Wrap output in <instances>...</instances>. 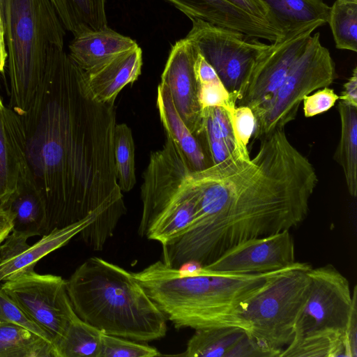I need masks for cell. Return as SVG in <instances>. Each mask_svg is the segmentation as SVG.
<instances>
[{"label": "cell", "instance_id": "4fadbf2b", "mask_svg": "<svg viewBox=\"0 0 357 357\" xmlns=\"http://www.w3.org/2000/svg\"><path fill=\"white\" fill-rule=\"evenodd\" d=\"M296 262L294 241L286 230L241 242L202 268L225 274H253L285 268Z\"/></svg>", "mask_w": 357, "mask_h": 357}, {"label": "cell", "instance_id": "ffe728a7", "mask_svg": "<svg viewBox=\"0 0 357 357\" xmlns=\"http://www.w3.org/2000/svg\"><path fill=\"white\" fill-rule=\"evenodd\" d=\"M137 46L131 38L107 27L74 36L68 54L81 69L88 71Z\"/></svg>", "mask_w": 357, "mask_h": 357}, {"label": "cell", "instance_id": "ba28073f", "mask_svg": "<svg viewBox=\"0 0 357 357\" xmlns=\"http://www.w3.org/2000/svg\"><path fill=\"white\" fill-rule=\"evenodd\" d=\"M336 76L335 63L320 41V33L310 36L300 56L291 67L266 111L257 119L254 139H261L275 130L284 128L294 120L303 98L329 86Z\"/></svg>", "mask_w": 357, "mask_h": 357}, {"label": "cell", "instance_id": "52a82bcc", "mask_svg": "<svg viewBox=\"0 0 357 357\" xmlns=\"http://www.w3.org/2000/svg\"><path fill=\"white\" fill-rule=\"evenodd\" d=\"M311 268L307 263L296 262L273 278L241 310V317L250 326V337L268 357H280L293 339L309 294Z\"/></svg>", "mask_w": 357, "mask_h": 357}, {"label": "cell", "instance_id": "4dcf8cb0", "mask_svg": "<svg viewBox=\"0 0 357 357\" xmlns=\"http://www.w3.org/2000/svg\"><path fill=\"white\" fill-rule=\"evenodd\" d=\"M161 356L155 347L116 336L102 334L99 357H153Z\"/></svg>", "mask_w": 357, "mask_h": 357}, {"label": "cell", "instance_id": "7402d4cb", "mask_svg": "<svg viewBox=\"0 0 357 357\" xmlns=\"http://www.w3.org/2000/svg\"><path fill=\"white\" fill-rule=\"evenodd\" d=\"M268 22L284 35L306 26L328 23L330 6L321 0H260Z\"/></svg>", "mask_w": 357, "mask_h": 357}, {"label": "cell", "instance_id": "3957f363", "mask_svg": "<svg viewBox=\"0 0 357 357\" xmlns=\"http://www.w3.org/2000/svg\"><path fill=\"white\" fill-rule=\"evenodd\" d=\"M291 266L262 273L225 274L193 263L174 268L157 261L132 274L178 329L236 326L249 332L250 324L241 316L242 307Z\"/></svg>", "mask_w": 357, "mask_h": 357}, {"label": "cell", "instance_id": "9a60e30c", "mask_svg": "<svg viewBox=\"0 0 357 357\" xmlns=\"http://www.w3.org/2000/svg\"><path fill=\"white\" fill-rule=\"evenodd\" d=\"M165 1L190 19H199L248 37L273 43L281 36L280 30L271 23L248 14L227 0Z\"/></svg>", "mask_w": 357, "mask_h": 357}, {"label": "cell", "instance_id": "d6986e66", "mask_svg": "<svg viewBox=\"0 0 357 357\" xmlns=\"http://www.w3.org/2000/svg\"><path fill=\"white\" fill-rule=\"evenodd\" d=\"M156 105L167 136L179 151L190 169L199 171L210 166L211 160L203 143L188 128L174 105L169 89L161 82L157 89Z\"/></svg>", "mask_w": 357, "mask_h": 357}, {"label": "cell", "instance_id": "d4e9b609", "mask_svg": "<svg viewBox=\"0 0 357 357\" xmlns=\"http://www.w3.org/2000/svg\"><path fill=\"white\" fill-rule=\"evenodd\" d=\"M0 357H54L48 340L20 326L0 323Z\"/></svg>", "mask_w": 357, "mask_h": 357}, {"label": "cell", "instance_id": "e575fe53", "mask_svg": "<svg viewBox=\"0 0 357 357\" xmlns=\"http://www.w3.org/2000/svg\"><path fill=\"white\" fill-rule=\"evenodd\" d=\"M337 100L339 96L333 89L327 86L318 89L303 98L304 115L305 117H312L325 112L333 107Z\"/></svg>", "mask_w": 357, "mask_h": 357}, {"label": "cell", "instance_id": "60d3db41", "mask_svg": "<svg viewBox=\"0 0 357 357\" xmlns=\"http://www.w3.org/2000/svg\"><path fill=\"white\" fill-rule=\"evenodd\" d=\"M13 216L7 209L0 206V245L12 233Z\"/></svg>", "mask_w": 357, "mask_h": 357}, {"label": "cell", "instance_id": "8d00e7d4", "mask_svg": "<svg viewBox=\"0 0 357 357\" xmlns=\"http://www.w3.org/2000/svg\"><path fill=\"white\" fill-rule=\"evenodd\" d=\"M27 239L22 236L11 233L0 245V266L5 261L27 248L29 246L26 242Z\"/></svg>", "mask_w": 357, "mask_h": 357}, {"label": "cell", "instance_id": "30bf717a", "mask_svg": "<svg viewBox=\"0 0 357 357\" xmlns=\"http://www.w3.org/2000/svg\"><path fill=\"white\" fill-rule=\"evenodd\" d=\"M0 288L49 334L54 348L77 315L61 276L26 270L3 281Z\"/></svg>", "mask_w": 357, "mask_h": 357}, {"label": "cell", "instance_id": "5bb4252c", "mask_svg": "<svg viewBox=\"0 0 357 357\" xmlns=\"http://www.w3.org/2000/svg\"><path fill=\"white\" fill-rule=\"evenodd\" d=\"M197 52L186 37L178 40L170 50L160 82L169 89L174 105L188 128L199 139L202 116L194 71Z\"/></svg>", "mask_w": 357, "mask_h": 357}, {"label": "cell", "instance_id": "cb8c5ba5", "mask_svg": "<svg viewBox=\"0 0 357 357\" xmlns=\"http://www.w3.org/2000/svg\"><path fill=\"white\" fill-rule=\"evenodd\" d=\"M341 132L334 160L342 167L349 195H357V107L340 101Z\"/></svg>", "mask_w": 357, "mask_h": 357}, {"label": "cell", "instance_id": "5b68a950", "mask_svg": "<svg viewBox=\"0 0 357 357\" xmlns=\"http://www.w3.org/2000/svg\"><path fill=\"white\" fill-rule=\"evenodd\" d=\"M10 100L26 112L47 69L65 52V28L50 0H3Z\"/></svg>", "mask_w": 357, "mask_h": 357}, {"label": "cell", "instance_id": "d590c367", "mask_svg": "<svg viewBox=\"0 0 357 357\" xmlns=\"http://www.w3.org/2000/svg\"><path fill=\"white\" fill-rule=\"evenodd\" d=\"M344 337L347 343L350 357L357 356V289L352 291V304L347 321Z\"/></svg>", "mask_w": 357, "mask_h": 357}, {"label": "cell", "instance_id": "1f68e13d", "mask_svg": "<svg viewBox=\"0 0 357 357\" xmlns=\"http://www.w3.org/2000/svg\"><path fill=\"white\" fill-rule=\"evenodd\" d=\"M234 138L236 151L249 155L248 144L255 132L257 119L252 109L245 105H237L230 116Z\"/></svg>", "mask_w": 357, "mask_h": 357}, {"label": "cell", "instance_id": "9c48e42d", "mask_svg": "<svg viewBox=\"0 0 357 357\" xmlns=\"http://www.w3.org/2000/svg\"><path fill=\"white\" fill-rule=\"evenodd\" d=\"M190 20L192 25L186 38L238 102L253 66L269 45L199 19Z\"/></svg>", "mask_w": 357, "mask_h": 357}, {"label": "cell", "instance_id": "f546056e", "mask_svg": "<svg viewBox=\"0 0 357 357\" xmlns=\"http://www.w3.org/2000/svg\"><path fill=\"white\" fill-rule=\"evenodd\" d=\"M114 150L119 186L121 192H129L136 183L135 145L132 130L126 123L116 124Z\"/></svg>", "mask_w": 357, "mask_h": 357}, {"label": "cell", "instance_id": "74e56055", "mask_svg": "<svg viewBox=\"0 0 357 357\" xmlns=\"http://www.w3.org/2000/svg\"><path fill=\"white\" fill-rule=\"evenodd\" d=\"M194 71L197 84L220 81L213 68L198 51L195 59Z\"/></svg>", "mask_w": 357, "mask_h": 357}, {"label": "cell", "instance_id": "b9f144b4", "mask_svg": "<svg viewBox=\"0 0 357 357\" xmlns=\"http://www.w3.org/2000/svg\"><path fill=\"white\" fill-rule=\"evenodd\" d=\"M3 25H4V24H3V14H2L1 8V6H0V26H3Z\"/></svg>", "mask_w": 357, "mask_h": 357}, {"label": "cell", "instance_id": "6da1fadb", "mask_svg": "<svg viewBox=\"0 0 357 357\" xmlns=\"http://www.w3.org/2000/svg\"><path fill=\"white\" fill-rule=\"evenodd\" d=\"M10 136L45 202L47 234L92 215L95 239L112 236L126 208L115 167L114 105L93 100L84 70L65 53L25 114L7 106Z\"/></svg>", "mask_w": 357, "mask_h": 357}, {"label": "cell", "instance_id": "4316f807", "mask_svg": "<svg viewBox=\"0 0 357 357\" xmlns=\"http://www.w3.org/2000/svg\"><path fill=\"white\" fill-rule=\"evenodd\" d=\"M350 357L344 334L328 331L305 335L282 349L280 357Z\"/></svg>", "mask_w": 357, "mask_h": 357}, {"label": "cell", "instance_id": "f1b7e54d", "mask_svg": "<svg viewBox=\"0 0 357 357\" xmlns=\"http://www.w3.org/2000/svg\"><path fill=\"white\" fill-rule=\"evenodd\" d=\"M328 23L335 46L357 52V2L337 1L330 7Z\"/></svg>", "mask_w": 357, "mask_h": 357}, {"label": "cell", "instance_id": "836d02e7", "mask_svg": "<svg viewBox=\"0 0 357 357\" xmlns=\"http://www.w3.org/2000/svg\"><path fill=\"white\" fill-rule=\"evenodd\" d=\"M0 323H11L20 326L40 335L52 344L49 334L33 322L1 288Z\"/></svg>", "mask_w": 357, "mask_h": 357}, {"label": "cell", "instance_id": "603a6c76", "mask_svg": "<svg viewBox=\"0 0 357 357\" xmlns=\"http://www.w3.org/2000/svg\"><path fill=\"white\" fill-rule=\"evenodd\" d=\"M65 29L74 36L108 27L105 0H50Z\"/></svg>", "mask_w": 357, "mask_h": 357}, {"label": "cell", "instance_id": "ac0fdd59", "mask_svg": "<svg viewBox=\"0 0 357 357\" xmlns=\"http://www.w3.org/2000/svg\"><path fill=\"white\" fill-rule=\"evenodd\" d=\"M187 357L268 356L250 337L248 331L236 326L195 330L180 354Z\"/></svg>", "mask_w": 357, "mask_h": 357}, {"label": "cell", "instance_id": "8992f818", "mask_svg": "<svg viewBox=\"0 0 357 357\" xmlns=\"http://www.w3.org/2000/svg\"><path fill=\"white\" fill-rule=\"evenodd\" d=\"M190 170L167 136L162 148L151 153L142 174L140 236L163 245L191 224L196 197L188 179Z\"/></svg>", "mask_w": 357, "mask_h": 357}, {"label": "cell", "instance_id": "8fae6325", "mask_svg": "<svg viewBox=\"0 0 357 357\" xmlns=\"http://www.w3.org/2000/svg\"><path fill=\"white\" fill-rule=\"evenodd\" d=\"M308 275L310 291L296 321L292 340L328 331L344 335L352 304L349 280L329 264L311 268Z\"/></svg>", "mask_w": 357, "mask_h": 357}, {"label": "cell", "instance_id": "277c9868", "mask_svg": "<svg viewBox=\"0 0 357 357\" xmlns=\"http://www.w3.org/2000/svg\"><path fill=\"white\" fill-rule=\"evenodd\" d=\"M77 316L103 333L143 342L167 333V319L132 273L93 257L66 280Z\"/></svg>", "mask_w": 357, "mask_h": 357}, {"label": "cell", "instance_id": "ab89813d", "mask_svg": "<svg viewBox=\"0 0 357 357\" xmlns=\"http://www.w3.org/2000/svg\"><path fill=\"white\" fill-rule=\"evenodd\" d=\"M339 99L357 107V68L354 67L350 77L343 85V90Z\"/></svg>", "mask_w": 357, "mask_h": 357}, {"label": "cell", "instance_id": "7bdbcfd3", "mask_svg": "<svg viewBox=\"0 0 357 357\" xmlns=\"http://www.w3.org/2000/svg\"><path fill=\"white\" fill-rule=\"evenodd\" d=\"M337 1H349V2H357V0H337Z\"/></svg>", "mask_w": 357, "mask_h": 357}, {"label": "cell", "instance_id": "7a4b0ae2", "mask_svg": "<svg viewBox=\"0 0 357 357\" xmlns=\"http://www.w3.org/2000/svg\"><path fill=\"white\" fill-rule=\"evenodd\" d=\"M260 141L252 158L234 151L220 163L190 170L195 218L162 245L165 265L205 266L241 242L290 231L307 218L319 183L313 165L289 140L284 128Z\"/></svg>", "mask_w": 357, "mask_h": 357}, {"label": "cell", "instance_id": "d6a6232c", "mask_svg": "<svg viewBox=\"0 0 357 357\" xmlns=\"http://www.w3.org/2000/svg\"><path fill=\"white\" fill-rule=\"evenodd\" d=\"M198 100L202 109L220 107L231 116L236 108V99L227 90L221 81L197 84Z\"/></svg>", "mask_w": 357, "mask_h": 357}, {"label": "cell", "instance_id": "ee69618b", "mask_svg": "<svg viewBox=\"0 0 357 357\" xmlns=\"http://www.w3.org/2000/svg\"><path fill=\"white\" fill-rule=\"evenodd\" d=\"M3 0H0V6H1V11H2V9H3Z\"/></svg>", "mask_w": 357, "mask_h": 357}, {"label": "cell", "instance_id": "e0dca14e", "mask_svg": "<svg viewBox=\"0 0 357 357\" xmlns=\"http://www.w3.org/2000/svg\"><path fill=\"white\" fill-rule=\"evenodd\" d=\"M142 67V50L137 46L91 70L84 71L86 89L93 100L114 105L120 91L138 79Z\"/></svg>", "mask_w": 357, "mask_h": 357}, {"label": "cell", "instance_id": "f35d334b", "mask_svg": "<svg viewBox=\"0 0 357 357\" xmlns=\"http://www.w3.org/2000/svg\"><path fill=\"white\" fill-rule=\"evenodd\" d=\"M238 8L268 22L267 10L260 0H227ZM270 23V22H269Z\"/></svg>", "mask_w": 357, "mask_h": 357}, {"label": "cell", "instance_id": "83f0119b", "mask_svg": "<svg viewBox=\"0 0 357 357\" xmlns=\"http://www.w3.org/2000/svg\"><path fill=\"white\" fill-rule=\"evenodd\" d=\"M7 106L0 96V203L15 190L19 166L7 121Z\"/></svg>", "mask_w": 357, "mask_h": 357}, {"label": "cell", "instance_id": "7c38bea8", "mask_svg": "<svg viewBox=\"0 0 357 357\" xmlns=\"http://www.w3.org/2000/svg\"><path fill=\"white\" fill-rule=\"evenodd\" d=\"M319 24L288 33L272 43L257 59L236 105H245L256 119L268 107L291 67L305 50Z\"/></svg>", "mask_w": 357, "mask_h": 357}, {"label": "cell", "instance_id": "44dd1931", "mask_svg": "<svg viewBox=\"0 0 357 357\" xmlns=\"http://www.w3.org/2000/svg\"><path fill=\"white\" fill-rule=\"evenodd\" d=\"M98 220L92 215L73 225L52 230L32 245L5 261L0 266V282L26 270L34 269L42 258L66 245L71 238Z\"/></svg>", "mask_w": 357, "mask_h": 357}, {"label": "cell", "instance_id": "2e32d148", "mask_svg": "<svg viewBox=\"0 0 357 357\" xmlns=\"http://www.w3.org/2000/svg\"><path fill=\"white\" fill-rule=\"evenodd\" d=\"M17 160L19 175L16 188L0 206L13 216L12 233L27 238L43 236L47 229L45 200L22 155H17Z\"/></svg>", "mask_w": 357, "mask_h": 357}, {"label": "cell", "instance_id": "484cf974", "mask_svg": "<svg viewBox=\"0 0 357 357\" xmlns=\"http://www.w3.org/2000/svg\"><path fill=\"white\" fill-rule=\"evenodd\" d=\"M102 334L76 315L54 345V357H99Z\"/></svg>", "mask_w": 357, "mask_h": 357}]
</instances>
